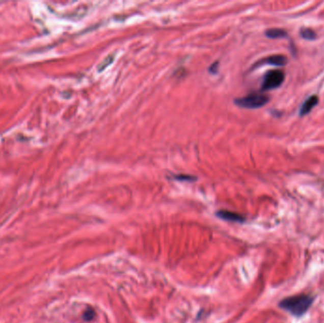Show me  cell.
Listing matches in <instances>:
<instances>
[{
    "instance_id": "cell-1",
    "label": "cell",
    "mask_w": 324,
    "mask_h": 323,
    "mask_svg": "<svg viewBox=\"0 0 324 323\" xmlns=\"http://www.w3.org/2000/svg\"><path fill=\"white\" fill-rule=\"evenodd\" d=\"M314 297L310 294L302 293L284 298V300L279 303V307L290 313L293 316H302L310 309L312 304L314 303Z\"/></svg>"
},
{
    "instance_id": "cell-2",
    "label": "cell",
    "mask_w": 324,
    "mask_h": 323,
    "mask_svg": "<svg viewBox=\"0 0 324 323\" xmlns=\"http://www.w3.org/2000/svg\"><path fill=\"white\" fill-rule=\"evenodd\" d=\"M269 101V97L263 93H251L243 98L235 100V103L239 107L247 109H257L263 107Z\"/></svg>"
},
{
    "instance_id": "cell-3",
    "label": "cell",
    "mask_w": 324,
    "mask_h": 323,
    "mask_svg": "<svg viewBox=\"0 0 324 323\" xmlns=\"http://www.w3.org/2000/svg\"><path fill=\"white\" fill-rule=\"evenodd\" d=\"M285 79V74L284 71L281 69H273L270 70L263 77L262 90H271L275 88H280Z\"/></svg>"
},
{
    "instance_id": "cell-4",
    "label": "cell",
    "mask_w": 324,
    "mask_h": 323,
    "mask_svg": "<svg viewBox=\"0 0 324 323\" xmlns=\"http://www.w3.org/2000/svg\"><path fill=\"white\" fill-rule=\"evenodd\" d=\"M216 216L223 220L230 221V222L242 223L245 221V217L243 216L238 214L236 212L229 211V210H219L216 212Z\"/></svg>"
},
{
    "instance_id": "cell-5",
    "label": "cell",
    "mask_w": 324,
    "mask_h": 323,
    "mask_svg": "<svg viewBox=\"0 0 324 323\" xmlns=\"http://www.w3.org/2000/svg\"><path fill=\"white\" fill-rule=\"evenodd\" d=\"M317 103H318L317 96L313 95V96L309 97L306 101H304L302 107L300 109V116L303 117V116L308 114L313 110V108L317 105Z\"/></svg>"
},
{
    "instance_id": "cell-6",
    "label": "cell",
    "mask_w": 324,
    "mask_h": 323,
    "mask_svg": "<svg viewBox=\"0 0 324 323\" xmlns=\"http://www.w3.org/2000/svg\"><path fill=\"white\" fill-rule=\"evenodd\" d=\"M264 64H268L276 67H284L287 64V58L284 55H272L263 61Z\"/></svg>"
},
{
    "instance_id": "cell-7",
    "label": "cell",
    "mask_w": 324,
    "mask_h": 323,
    "mask_svg": "<svg viewBox=\"0 0 324 323\" xmlns=\"http://www.w3.org/2000/svg\"><path fill=\"white\" fill-rule=\"evenodd\" d=\"M265 35L271 39H278V38H284L287 36V33L283 29H270L267 30Z\"/></svg>"
},
{
    "instance_id": "cell-8",
    "label": "cell",
    "mask_w": 324,
    "mask_h": 323,
    "mask_svg": "<svg viewBox=\"0 0 324 323\" xmlns=\"http://www.w3.org/2000/svg\"><path fill=\"white\" fill-rule=\"evenodd\" d=\"M300 35L305 40H315L317 38V34L311 29H303V30H301Z\"/></svg>"
},
{
    "instance_id": "cell-9",
    "label": "cell",
    "mask_w": 324,
    "mask_h": 323,
    "mask_svg": "<svg viewBox=\"0 0 324 323\" xmlns=\"http://www.w3.org/2000/svg\"><path fill=\"white\" fill-rule=\"evenodd\" d=\"M95 316V311L92 309L91 307H88V309L86 310L85 312H84V314H83V317H84V319L85 320H87V321H90V320H92L93 318H94Z\"/></svg>"
},
{
    "instance_id": "cell-10",
    "label": "cell",
    "mask_w": 324,
    "mask_h": 323,
    "mask_svg": "<svg viewBox=\"0 0 324 323\" xmlns=\"http://www.w3.org/2000/svg\"><path fill=\"white\" fill-rule=\"evenodd\" d=\"M175 178L178 180H188V181H193L196 180V177L192 176V175H175Z\"/></svg>"
},
{
    "instance_id": "cell-11",
    "label": "cell",
    "mask_w": 324,
    "mask_h": 323,
    "mask_svg": "<svg viewBox=\"0 0 324 323\" xmlns=\"http://www.w3.org/2000/svg\"><path fill=\"white\" fill-rule=\"evenodd\" d=\"M218 65H219V63H218V62L213 63V64L209 67V72H210V73H213V74L217 73V70H218Z\"/></svg>"
}]
</instances>
